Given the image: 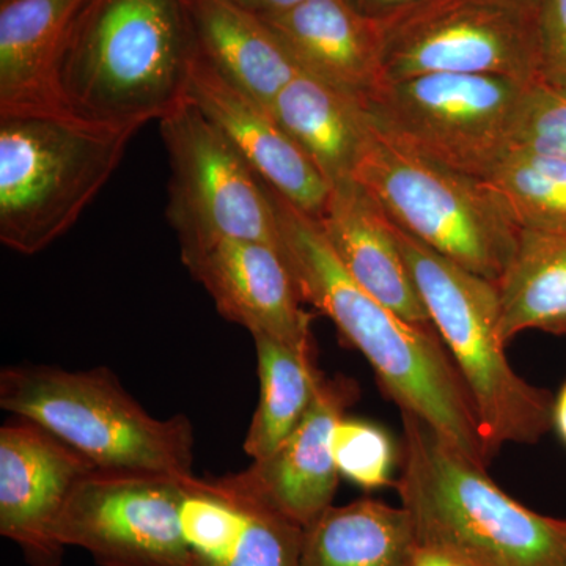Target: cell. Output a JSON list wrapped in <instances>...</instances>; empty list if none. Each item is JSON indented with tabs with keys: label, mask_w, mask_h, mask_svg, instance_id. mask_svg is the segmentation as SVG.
I'll return each mask as SVG.
<instances>
[{
	"label": "cell",
	"mask_w": 566,
	"mask_h": 566,
	"mask_svg": "<svg viewBox=\"0 0 566 566\" xmlns=\"http://www.w3.org/2000/svg\"><path fill=\"white\" fill-rule=\"evenodd\" d=\"M263 186L274 208L279 249L303 303L327 316L346 344L363 354L401 412L431 424L488 468L491 458L474 403L434 326L408 322L376 300L346 271L314 216Z\"/></svg>",
	"instance_id": "obj_1"
},
{
	"label": "cell",
	"mask_w": 566,
	"mask_h": 566,
	"mask_svg": "<svg viewBox=\"0 0 566 566\" xmlns=\"http://www.w3.org/2000/svg\"><path fill=\"white\" fill-rule=\"evenodd\" d=\"M395 482L417 543L463 566H566V520L527 509L431 424L409 412Z\"/></svg>",
	"instance_id": "obj_2"
},
{
	"label": "cell",
	"mask_w": 566,
	"mask_h": 566,
	"mask_svg": "<svg viewBox=\"0 0 566 566\" xmlns=\"http://www.w3.org/2000/svg\"><path fill=\"white\" fill-rule=\"evenodd\" d=\"M193 40L182 0H87L63 51L66 109L147 125L188 102Z\"/></svg>",
	"instance_id": "obj_3"
},
{
	"label": "cell",
	"mask_w": 566,
	"mask_h": 566,
	"mask_svg": "<svg viewBox=\"0 0 566 566\" xmlns=\"http://www.w3.org/2000/svg\"><path fill=\"white\" fill-rule=\"evenodd\" d=\"M139 129L69 109L0 114L2 244L35 255L69 232Z\"/></svg>",
	"instance_id": "obj_4"
},
{
	"label": "cell",
	"mask_w": 566,
	"mask_h": 566,
	"mask_svg": "<svg viewBox=\"0 0 566 566\" xmlns=\"http://www.w3.org/2000/svg\"><path fill=\"white\" fill-rule=\"evenodd\" d=\"M394 230L431 323L471 395L488 455L493 460L505 444L538 442L553 428L554 397L517 375L506 359L497 285L395 222Z\"/></svg>",
	"instance_id": "obj_5"
},
{
	"label": "cell",
	"mask_w": 566,
	"mask_h": 566,
	"mask_svg": "<svg viewBox=\"0 0 566 566\" xmlns=\"http://www.w3.org/2000/svg\"><path fill=\"white\" fill-rule=\"evenodd\" d=\"M0 406L50 431L102 471L192 475L196 438L188 417L148 415L109 368H3Z\"/></svg>",
	"instance_id": "obj_6"
},
{
	"label": "cell",
	"mask_w": 566,
	"mask_h": 566,
	"mask_svg": "<svg viewBox=\"0 0 566 566\" xmlns=\"http://www.w3.org/2000/svg\"><path fill=\"white\" fill-rule=\"evenodd\" d=\"M353 180L401 230L439 255L494 283L505 273L520 229L482 181L416 155L374 120Z\"/></svg>",
	"instance_id": "obj_7"
},
{
	"label": "cell",
	"mask_w": 566,
	"mask_h": 566,
	"mask_svg": "<svg viewBox=\"0 0 566 566\" xmlns=\"http://www.w3.org/2000/svg\"><path fill=\"white\" fill-rule=\"evenodd\" d=\"M528 84L482 74H424L385 82L365 107L397 144L483 181L515 148Z\"/></svg>",
	"instance_id": "obj_8"
},
{
	"label": "cell",
	"mask_w": 566,
	"mask_h": 566,
	"mask_svg": "<svg viewBox=\"0 0 566 566\" xmlns=\"http://www.w3.org/2000/svg\"><path fill=\"white\" fill-rule=\"evenodd\" d=\"M539 9L524 0H424L378 21L385 82L424 74L534 82L542 76Z\"/></svg>",
	"instance_id": "obj_9"
},
{
	"label": "cell",
	"mask_w": 566,
	"mask_h": 566,
	"mask_svg": "<svg viewBox=\"0 0 566 566\" xmlns=\"http://www.w3.org/2000/svg\"><path fill=\"white\" fill-rule=\"evenodd\" d=\"M169 155L167 218L180 252L223 240L279 248L273 203L262 178L232 142L188 99L159 120Z\"/></svg>",
	"instance_id": "obj_10"
},
{
	"label": "cell",
	"mask_w": 566,
	"mask_h": 566,
	"mask_svg": "<svg viewBox=\"0 0 566 566\" xmlns=\"http://www.w3.org/2000/svg\"><path fill=\"white\" fill-rule=\"evenodd\" d=\"M185 479L95 469L74 488L55 539L99 566H196L180 524Z\"/></svg>",
	"instance_id": "obj_11"
},
{
	"label": "cell",
	"mask_w": 566,
	"mask_h": 566,
	"mask_svg": "<svg viewBox=\"0 0 566 566\" xmlns=\"http://www.w3.org/2000/svg\"><path fill=\"white\" fill-rule=\"evenodd\" d=\"M87 458L39 424L0 430V534L31 566H61L65 547L55 526L81 480L95 471Z\"/></svg>",
	"instance_id": "obj_12"
},
{
	"label": "cell",
	"mask_w": 566,
	"mask_h": 566,
	"mask_svg": "<svg viewBox=\"0 0 566 566\" xmlns=\"http://www.w3.org/2000/svg\"><path fill=\"white\" fill-rule=\"evenodd\" d=\"M357 394L353 379L324 376L303 422L283 444L245 471L223 475V480L300 526H308L334 505L340 479L333 453L334 428Z\"/></svg>",
	"instance_id": "obj_13"
},
{
	"label": "cell",
	"mask_w": 566,
	"mask_h": 566,
	"mask_svg": "<svg viewBox=\"0 0 566 566\" xmlns=\"http://www.w3.org/2000/svg\"><path fill=\"white\" fill-rule=\"evenodd\" d=\"M181 262L214 301L223 318L255 335L290 345L311 344L312 316L281 249L256 241L223 240L182 252Z\"/></svg>",
	"instance_id": "obj_14"
},
{
	"label": "cell",
	"mask_w": 566,
	"mask_h": 566,
	"mask_svg": "<svg viewBox=\"0 0 566 566\" xmlns=\"http://www.w3.org/2000/svg\"><path fill=\"white\" fill-rule=\"evenodd\" d=\"M188 98L221 129L266 185L301 211L319 218L329 199V182L271 109L226 80L197 51Z\"/></svg>",
	"instance_id": "obj_15"
},
{
	"label": "cell",
	"mask_w": 566,
	"mask_h": 566,
	"mask_svg": "<svg viewBox=\"0 0 566 566\" xmlns=\"http://www.w3.org/2000/svg\"><path fill=\"white\" fill-rule=\"evenodd\" d=\"M180 524L196 566H301L304 527L223 476H186Z\"/></svg>",
	"instance_id": "obj_16"
},
{
	"label": "cell",
	"mask_w": 566,
	"mask_h": 566,
	"mask_svg": "<svg viewBox=\"0 0 566 566\" xmlns=\"http://www.w3.org/2000/svg\"><path fill=\"white\" fill-rule=\"evenodd\" d=\"M301 71L364 104L385 82L381 24L348 0H303L260 17Z\"/></svg>",
	"instance_id": "obj_17"
},
{
	"label": "cell",
	"mask_w": 566,
	"mask_h": 566,
	"mask_svg": "<svg viewBox=\"0 0 566 566\" xmlns=\"http://www.w3.org/2000/svg\"><path fill=\"white\" fill-rule=\"evenodd\" d=\"M316 221L354 281L401 318L433 326L395 238L392 219L360 182L331 186Z\"/></svg>",
	"instance_id": "obj_18"
},
{
	"label": "cell",
	"mask_w": 566,
	"mask_h": 566,
	"mask_svg": "<svg viewBox=\"0 0 566 566\" xmlns=\"http://www.w3.org/2000/svg\"><path fill=\"white\" fill-rule=\"evenodd\" d=\"M87 0H0V114L66 109L63 51Z\"/></svg>",
	"instance_id": "obj_19"
},
{
	"label": "cell",
	"mask_w": 566,
	"mask_h": 566,
	"mask_svg": "<svg viewBox=\"0 0 566 566\" xmlns=\"http://www.w3.org/2000/svg\"><path fill=\"white\" fill-rule=\"evenodd\" d=\"M182 3L196 51L226 80L271 109L301 69L270 25L232 0Z\"/></svg>",
	"instance_id": "obj_20"
},
{
	"label": "cell",
	"mask_w": 566,
	"mask_h": 566,
	"mask_svg": "<svg viewBox=\"0 0 566 566\" xmlns=\"http://www.w3.org/2000/svg\"><path fill=\"white\" fill-rule=\"evenodd\" d=\"M271 112L331 186L353 180L371 129L363 102L301 71Z\"/></svg>",
	"instance_id": "obj_21"
},
{
	"label": "cell",
	"mask_w": 566,
	"mask_h": 566,
	"mask_svg": "<svg viewBox=\"0 0 566 566\" xmlns=\"http://www.w3.org/2000/svg\"><path fill=\"white\" fill-rule=\"evenodd\" d=\"M416 547L403 506L359 499L331 505L304 527L301 566H412Z\"/></svg>",
	"instance_id": "obj_22"
},
{
	"label": "cell",
	"mask_w": 566,
	"mask_h": 566,
	"mask_svg": "<svg viewBox=\"0 0 566 566\" xmlns=\"http://www.w3.org/2000/svg\"><path fill=\"white\" fill-rule=\"evenodd\" d=\"M495 285L505 345L526 331L566 335V230L520 229Z\"/></svg>",
	"instance_id": "obj_23"
},
{
	"label": "cell",
	"mask_w": 566,
	"mask_h": 566,
	"mask_svg": "<svg viewBox=\"0 0 566 566\" xmlns=\"http://www.w3.org/2000/svg\"><path fill=\"white\" fill-rule=\"evenodd\" d=\"M260 397L244 450L253 461L270 457L303 422L324 375L316 367L314 342L290 345L268 335L253 337Z\"/></svg>",
	"instance_id": "obj_24"
},
{
	"label": "cell",
	"mask_w": 566,
	"mask_h": 566,
	"mask_svg": "<svg viewBox=\"0 0 566 566\" xmlns=\"http://www.w3.org/2000/svg\"><path fill=\"white\" fill-rule=\"evenodd\" d=\"M482 185L517 229L566 230V159L515 147Z\"/></svg>",
	"instance_id": "obj_25"
},
{
	"label": "cell",
	"mask_w": 566,
	"mask_h": 566,
	"mask_svg": "<svg viewBox=\"0 0 566 566\" xmlns=\"http://www.w3.org/2000/svg\"><path fill=\"white\" fill-rule=\"evenodd\" d=\"M333 453L338 474L364 490L395 485L397 452L385 428L342 417L334 428Z\"/></svg>",
	"instance_id": "obj_26"
},
{
	"label": "cell",
	"mask_w": 566,
	"mask_h": 566,
	"mask_svg": "<svg viewBox=\"0 0 566 566\" xmlns=\"http://www.w3.org/2000/svg\"><path fill=\"white\" fill-rule=\"evenodd\" d=\"M515 147L566 159V87L531 82L517 117Z\"/></svg>",
	"instance_id": "obj_27"
},
{
	"label": "cell",
	"mask_w": 566,
	"mask_h": 566,
	"mask_svg": "<svg viewBox=\"0 0 566 566\" xmlns=\"http://www.w3.org/2000/svg\"><path fill=\"white\" fill-rule=\"evenodd\" d=\"M542 76L566 87V0H543L539 9Z\"/></svg>",
	"instance_id": "obj_28"
},
{
	"label": "cell",
	"mask_w": 566,
	"mask_h": 566,
	"mask_svg": "<svg viewBox=\"0 0 566 566\" xmlns=\"http://www.w3.org/2000/svg\"><path fill=\"white\" fill-rule=\"evenodd\" d=\"M348 2L364 17L382 22L403 11L415 9L424 0H348Z\"/></svg>",
	"instance_id": "obj_29"
},
{
	"label": "cell",
	"mask_w": 566,
	"mask_h": 566,
	"mask_svg": "<svg viewBox=\"0 0 566 566\" xmlns=\"http://www.w3.org/2000/svg\"><path fill=\"white\" fill-rule=\"evenodd\" d=\"M243 9L252 11V13L259 14V17H268V14H277L282 11L292 9L303 0H232Z\"/></svg>",
	"instance_id": "obj_30"
},
{
	"label": "cell",
	"mask_w": 566,
	"mask_h": 566,
	"mask_svg": "<svg viewBox=\"0 0 566 566\" xmlns=\"http://www.w3.org/2000/svg\"><path fill=\"white\" fill-rule=\"evenodd\" d=\"M412 566H463V565L458 564V562L453 560V558L444 556V554L439 553V551L433 549V547L419 545V543H417L415 560H412Z\"/></svg>",
	"instance_id": "obj_31"
},
{
	"label": "cell",
	"mask_w": 566,
	"mask_h": 566,
	"mask_svg": "<svg viewBox=\"0 0 566 566\" xmlns=\"http://www.w3.org/2000/svg\"><path fill=\"white\" fill-rule=\"evenodd\" d=\"M553 428H556L566 446V381L562 386L560 392L554 398Z\"/></svg>",
	"instance_id": "obj_32"
},
{
	"label": "cell",
	"mask_w": 566,
	"mask_h": 566,
	"mask_svg": "<svg viewBox=\"0 0 566 566\" xmlns=\"http://www.w3.org/2000/svg\"><path fill=\"white\" fill-rule=\"evenodd\" d=\"M524 2L542 3L543 0H524Z\"/></svg>",
	"instance_id": "obj_33"
}]
</instances>
